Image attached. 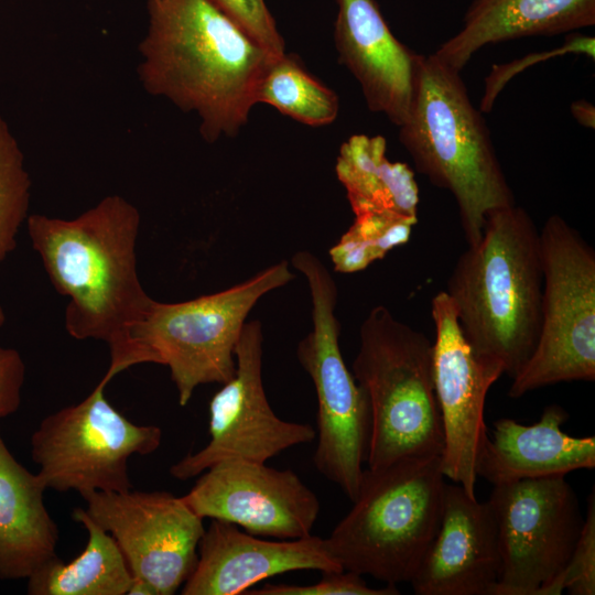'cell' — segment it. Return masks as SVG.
<instances>
[{"label": "cell", "instance_id": "6da1fadb", "mask_svg": "<svg viewBox=\"0 0 595 595\" xmlns=\"http://www.w3.org/2000/svg\"><path fill=\"white\" fill-rule=\"evenodd\" d=\"M138 45L143 89L199 118L202 138L236 137L259 83L279 57L253 41L212 0H148Z\"/></svg>", "mask_w": 595, "mask_h": 595}, {"label": "cell", "instance_id": "7a4b0ae2", "mask_svg": "<svg viewBox=\"0 0 595 595\" xmlns=\"http://www.w3.org/2000/svg\"><path fill=\"white\" fill-rule=\"evenodd\" d=\"M138 208L120 195H108L72 219L33 214L26 227L54 289L69 299L65 328L76 339L108 345L109 382L130 368L129 336L152 298L137 269Z\"/></svg>", "mask_w": 595, "mask_h": 595}, {"label": "cell", "instance_id": "3957f363", "mask_svg": "<svg viewBox=\"0 0 595 595\" xmlns=\"http://www.w3.org/2000/svg\"><path fill=\"white\" fill-rule=\"evenodd\" d=\"M542 288L540 230L515 204L488 215L479 240L458 257L444 291L475 353L512 379L538 343Z\"/></svg>", "mask_w": 595, "mask_h": 595}, {"label": "cell", "instance_id": "277c9868", "mask_svg": "<svg viewBox=\"0 0 595 595\" xmlns=\"http://www.w3.org/2000/svg\"><path fill=\"white\" fill-rule=\"evenodd\" d=\"M398 128L416 171L453 195L467 246L479 240L490 213L516 204L483 112L461 72L434 53L419 55L409 112Z\"/></svg>", "mask_w": 595, "mask_h": 595}, {"label": "cell", "instance_id": "5b68a950", "mask_svg": "<svg viewBox=\"0 0 595 595\" xmlns=\"http://www.w3.org/2000/svg\"><path fill=\"white\" fill-rule=\"evenodd\" d=\"M445 486L437 455L367 467L351 509L324 538L326 549L343 570L410 583L437 532Z\"/></svg>", "mask_w": 595, "mask_h": 595}, {"label": "cell", "instance_id": "8992f818", "mask_svg": "<svg viewBox=\"0 0 595 595\" xmlns=\"http://www.w3.org/2000/svg\"><path fill=\"white\" fill-rule=\"evenodd\" d=\"M353 375L370 409L368 468L442 455L433 342L424 333L394 317L383 305L372 307L359 328Z\"/></svg>", "mask_w": 595, "mask_h": 595}, {"label": "cell", "instance_id": "52a82bcc", "mask_svg": "<svg viewBox=\"0 0 595 595\" xmlns=\"http://www.w3.org/2000/svg\"><path fill=\"white\" fill-rule=\"evenodd\" d=\"M294 278L279 261L231 288L188 301L152 300L129 336L130 367L144 363L170 369L180 405L206 383H225L235 374V347L246 318L267 293Z\"/></svg>", "mask_w": 595, "mask_h": 595}, {"label": "cell", "instance_id": "ba28073f", "mask_svg": "<svg viewBox=\"0 0 595 595\" xmlns=\"http://www.w3.org/2000/svg\"><path fill=\"white\" fill-rule=\"evenodd\" d=\"M290 264L305 278L312 301V331L296 347L317 401L316 469L353 501L358 493L370 437V409L364 389L348 369L339 347L335 310L337 286L312 252H295Z\"/></svg>", "mask_w": 595, "mask_h": 595}, {"label": "cell", "instance_id": "9c48e42d", "mask_svg": "<svg viewBox=\"0 0 595 595\" xmlns=\"http://www.w3.org/2000/svg\"><path fill=\"white\" fill-rule=\"evenodd\" d=\"M543 270L537 346L508 394L564 381L595 379V251L559 215L540 230Z\"/></svg>", "mask_w": 595, "mask_h": 595}, {"label": "cell", "instance_id": "30bf717a", "mask_svg": "<svg viewBox=\"0 0 595 595\" xmlns=\"http://www.w3.org/2000/svg\"><path fill=\"white\" fill-rule=\"evenodd\" d=\"M102 378L79 403L45 416L31 436V457L46 489L121 493L132 489L128 462L155 452L162 440L156 425H139L105 397Z\"/></svg>", "mask_w": 595, "mask_h": 595}, {"label": "cell", "instance_id": "8fae6325", "mask_svg": "<svg viewBox=\"0 0 595 595\" xmlns=\"http://www.w3.org/2000/svg\"><path fill=\"white\" fill-rule=\"evenodd\" d=\"M487 501L500 552L493 595H545L583 527L574 489L565 476L522 479L495 485Z\"/></svg>", "mask_w": 595, "mask_h": 595}, {"label": "cell", "instance_id": "7c38bea8", "mask_svg": "<svg viewBox=\"0 0 595 595\" xmlns=\"http://www.w3.org/2000/svg\"><path fill=\"white\" fill-rule=\"evenodd\" d=\"M236 370L209 402V442L170 467L186 480L229 458L266 463L279 453L316 437L314 428L280 419L262 380L263 332L259 321L246 322L235 347Z\"/></svg>", "mask_w": 595, "mask_h": 595}, {"label": "cell", "instance_id": "4fadbf2b", "mask_svg": "<svg viewBox=\"0 0 595 595\" xmlns=\"http://www.w3.org/2000/svg\"><path fill=\"white\" fill-rule=\"evenodd\" d=\"M89 518L117 541L132 577L155 595H172L195 570L205 528L169 491H93L83 497Z\"/></svg>", "mask_w": 595, "mask_h": 595}, {"label": "cell", "instance_id": "5bb4252c", "mask_svg": "<svg viewBox=\"0 0 595 595\" xmlns=\"http://www.w3.org/2000/svg\"><path fill=\"white\" fill-rule=\"evenodd\" d=\"M431 317L435 327L433 379L444 439L442 470L445 478L476 497V466L488 435L486 397L504 370L472 348L444 290L431 301Z\"/></svg>", "mask_w": 595, "mask_h": 595}, {"label": "cell", "instance_id": "9a60e30c", "mask_svg": "<svg viewBox=\"0 0 595 595\" xmlns=\"http://www.w3.org/2000/svg\"><path fill=\"white\" fill-rule=\"evenodd\" d=\"M198 476L181 498L201 518L230 522L250 534L280 540L312 534L320 501L292 469L229 458Z\"/></svg>", "mask_w": 595, "mask_h": 595}, {"label": "cell", "instance_id": "2e32d148", "mask_svg": "<svg viewBox=\"0 0 595 595\" xmlns=\"http://www.w3.org/2000/svg\"><path fill=\"white\" fill-rule=\"evenodd\" d=\"M500 572L496 521L488 501L446 484L437 532L410 581L418 595H493Z\"/></svg>", "mask_w": 595, "mask_h": 595}, {"label": "cell", "instance_id": "e0dca14e", "mask_svg": "<svg viewBox=\"0 0 595 595\" xmlns=\"http://www.w3.org/2000/svg\"><path fill=\"white\" fill-rule=\"evenodd\" d=\"M300 570L343 567L329 554L324 538L273 541L250 534L230 522L212 519L198 544L195 570L183 595H238L269 577Z\"/></svg>", "mask_w": 595, "mask_h": 595}, {"label": "cell", "instance_id": "ac0fdd59", "mask_svg": "<svg viewBox=\"0 0 595 595\" xmlns=\"http://www.w3.org/2000/svg\"><path fill=\"white\" fill-rule=\"evenodd\" d=\"M338 61L358 82L367 107L399 127L413 97L419 55L391 32L375 0H337Z\"/></svg>", "mask_w": 595, "mask_h": 595}, {"label": "cell", "instance_id": "d6986e66", "mask_svg": "<svg viewBox=\"0 0 595 595\" xmlns=\"http://www.w3.org/2000/svg\"><path fill=\"white\" fill-rule=\"evenodd\" d=\"M567 416L562 407L551 404L531 425L506 418L497 420L480 448L477 477L495 486L594 468L595 437L566 434L561 426Z\"/></svg>", "mask_w": 595, "mask_h": 595}, {"label": "cell", "instance_id": "ffe728a7", "mask_svg": "<svg viewBox=\"0 0 595 595\" xmlns=\"http://www.w3.org/2000/svg\"><path fill=\"white\" fill-rule=\"evenodd\" d=\"M594 24L595 0H473L461 30L434 54L461 72L486 45L558 35Z\"/></svg>", "mask_w": 595, "mask_h": 595}, {"label": "cell", "instance_id": "44dd1931", "mask_svg": "<svg viewBox=\"0 0 595 595\" xmlns=\"http://www.w3.org/2000/svg\"><path fill=\"white\" fill-rule=\"evenodd\" d=\"M45 489L0 434V580L28 578L57 555L58 527L44 505Z\"/></svg>", "mask_w": 595, "mask_h": 595}, {"label": "cell", "instance_id": "7402d4cb", "mask_svg": "<svg viewBox=\"0 0 595 595\" xmlns=\"http://www.w3.org/2000/svg\"><path fill=\"white\" fill-rule=\"evenodd\" d=\"M335 172L355 216L394 213L418 219L419 187L408 164L387 158L382 136L353 134L344 141Z\"/></svg>", "mask_w": 595, "mask_h": 595}, {"label": "cell", "instance_id": "603a6c76", "mask_svg": "<svg viewBox=\"0 0 595 595\" xmlns=\"http://www.w3.org/2000/svg\"><path fill=\"white\" fill-rule=\"evenodd\" d=\"M88 531L83 552L64 563L57 555L28 577L30 595H125L132 574L115 538L95 523L83 508L72 512Z\"/></svg>", "mask_w": 595, "mask_h": 595}, {"label": "cell", "instance_id": "cb8c5ba5", "mask_svg": "<svg viewBox=\"0 0 595 595\" xmlns=\"http://www.w3.org/2000/svg\"><path fill=\"white\" fill-rule=\"evenodd\" d=\"M256 100L312 127L332 123L339 110L336 93L314 77L298 55L286 52L263 74Z\"/></svg>", "mask_w": 595, "mask_h": 595}, {"label": "cell", "instance_id": "d4e9b609", "mask_svg": "<svg viewBox=\"0 0 595 595\" xmlns=\"http://www.w3.org/2000/svg\"><path fill=\"white\" fill-rule=\"evenodd\" d=\"M418 219L394 213H365L329 249L334 270L354 273L382 259L390 250L408 242Z\"/></svg>", "mask_w": 595, "mask_h": 595}, {"label": "cell", "instance_id": "484cf974", "mask_svg": "<svg viewBox=\"0 0 595 595\" xmlns=\"http://www.w3.org/2000/svg\"><path fill=\"white\" fill-rule=\"evenodd\" d=\"M31 185L24 154L0 116V264L14 250L18 231L29 216Z\"/></svg>", "mask_w": 595, "mask_h": 595}, {"label": "cell", "instance_id": "4316f807", "mask_svg": "<svg viewBox=\"0 0 595 595\" xmlns=\"http://www.w3.org/2000/svg\"><path fill=\"white\" fill-rule=\"evenodd\" d=\"M573 595L595 594V499L588 498L582 530L572 555L560 576L548 587L545 595L563 591Z\"/></svg>", "mask_w": 595, "mask_h": 595}, {"label": "cell", "instance_id": "83f0119b", "mask_svg": "<svg viewBox=\"0 0 595 595\" xmlns=\"http://www.w3.org/2000/svg\"><path fill=\"white\" fill-rule=\"evenodd\" d=\"M583 54L594 60L595 39L593 36L574 34L567 36L565 43L555 50L537 52L515 60L507 64L494 65L490 73L485 78L484 94L480 99L479 110L483 113L489 112L506 84L518 73L522 72L530 64L543 62L558 55Z\"/></svg>", "mask_w": 595, "mask_h": 595}, {"label": "cell", "instance_id": "f1b7e54d", "mask_svg": "<svg viewBox=\"0 0 595 595\" xmlns=\"http://www.w3.org/2000/svg\"><path fill=\"white\" fill-rule=\"evenodd\" d=\"M246 595H397L396 585L375 588L367 585L363 575L350 571L322 572V578L311 585H289L267 583L259 588H250Z\"/></svg>", "mask_w": 595, "mask_h": 595}, {"label": "cell", "instance_id": "f546056e", "mask_svg": "<svg viewBox=\"0 0 595 595\" xmlns=\"http://www.w3.org/2000/svg\"><path fill=\"white\" fill-rule=\"evenodd\" d=\"M253 41L275 56L285 53L284 40L266 0H212Z\"/></svg>", "mask_w": 595, "mask_h": 595}, {"label": "cell", "instance_id": "4dcf8cb0", "mask_svg": "<svg viewBox=\"0 0 595 595\" xmlns=\"http://www.w3.org/2000/svg\"><path fill=\"white\" fill-rule=\"evenodd\" d=\"M24 377L25 365L19 351L0 346V418L19 409Z\"/></svg>", "mask_w": 595, "mask_h": 595}, {"label": "cell", "instance_id": "1f68e13d", "mask_svg": "<svg viewBox=\"0 0 595 595\" xmlns=\"http://www.w3.org/2000/svg\"><path fill=\"white\" fill-rule=\"evenodd\" d=\"M571 113L580 125L586 128L594 129L595 108L589 101L585 99L573 101L571 104Z\"/></svg>", "mask_w": 595, "mask_h": 595}, {"label": "cell", "instance_id": "d6a6232c", "mask_svg": "<svg viewBox=\"0 0 595 595\" xmlns=\"http://www.w3.org/2000/svg\"><path fill=\"white\" fill-rule=\"evenodd\" d=\"M4 322H6V314H4L3 307L0 304V327L4 324Z\"/></svg>", "mask_w": 595, "mask_h": 595}]
</instances>
